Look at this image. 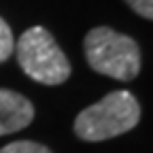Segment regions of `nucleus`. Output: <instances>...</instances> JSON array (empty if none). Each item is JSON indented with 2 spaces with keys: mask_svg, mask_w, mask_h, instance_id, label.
<instances>
[{
  "mask_svg": "<svg viewBox=\"0 0 153 153\" xmlns=\"http://www.w3.org/2000/svg\"><path fill=\"white\" fill-rule=\"evenodd\" d=\"M128 7L145 19H153V0H126Z\"/></svg>",
  "mask_w": 153,
  "mask_h": 153,
  "instance_id": "7",
  "label": "nucleus"
},
{
  "mask_svg": "<svg viewBox=\"0 0 153 153\" xmlns=\"http://www.w3.org/2000/svg\"><path fill=\"white\" fill-rule=\"evenodd\" d=\"M140 121V104L128 89L106 94L100 102L83 108L74 119V134L81 140L100 143L130 132Z\"/></svg>",
  "mask_w": 153,
  "mask_h": 153,
  "instance_id": "1",
  "label": "nucleus"
},
{
  "mask_svg": "<svg viewBox=\"0 0 153 153\" xmlns=\"http://www.w3.org/2000/svg\"><path fill=\"white\" fill-rule=\"evenodd\" d=\"M15 51V41H13V32L9 24L0 17V64L9 60V55Z\"/></svg>",
  "mask_w": 153,
  "mask_h": 153,
  "instance_id": "6",
  "label": "nucleus"
},
{
  "mask_svg": "<svg viewBox=\"0 0 153 153\" xmlns=\"http://www.w3.org/2000/svg\"><path fill=\"white\" fill-rule=\"evenodd\" d=\"M32 119L34 106L26 96L11 89H0V136L28 128Z\"/></svg>",
  "mask_w": 153,
  "mask_h": 153,
  "instance_id": "4",
  "label": "nucleus"
},
{
  "mask_svg": "<svg viewBox=\"0 0 153 153\" xmlns=\"http://www.w3.org/2000/svg\"><path fill=\"white\" fill-rule=\"evenodd\" d=\"M85 57L91 70L115 81H134L140 72V47L132 36L100 26L85 36Z\"/></svg>",
  "mask_w": 153,
  "mask_h": 153,
  "instance_id": "2",
  "label": "nucleus"
},
{
  "mask_svg": "<svg viewBox=\"0 0 153 153\" xmlns=\"http://www.w3.org/2000/svg\"><path fill=\"white\" fill-rule=\"evenodd\" d=\"M15 53L22 70L36 83L62 85L70 76V62L66 53L43 26H34L19 36Z\"/></svg>",
  "mask_w": 153,
  "mask_h": 153,
  "instance_id": "3",
  "label": "nucleus"
},
{
  "mask_svg": "<svg viewBox=\"0 0 153 153\" xmlns=\"http://www.w3.org/2000/svg\"><path fill=\"white\" fill-rule=\"evenodd\" d=\"M0 153H53L45 145H38L34 140H15L0 149Z\"/></svg>",
  "mask_w": 153,
  "mask_h": 153,
  "instance_id": "5",
  "label": "nucleus"
}]
</instances>
